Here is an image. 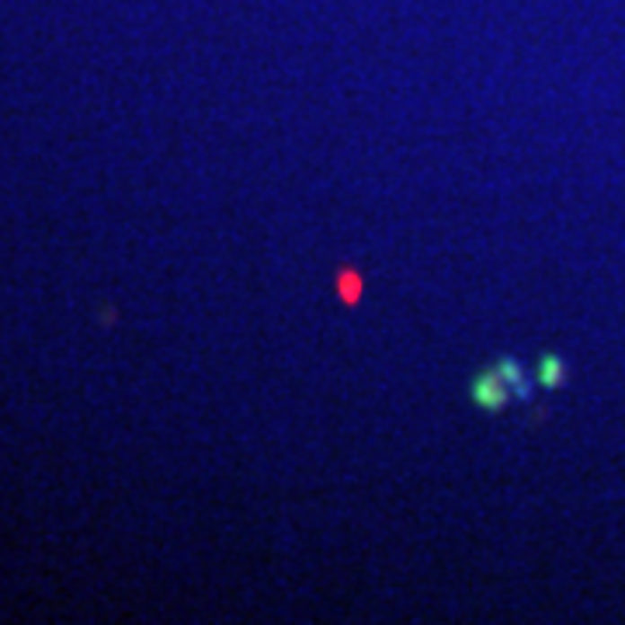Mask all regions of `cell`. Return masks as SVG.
Here are the masks:
<instances>
[{"label":"cell","mask_w":625,"mask_h":625,"mask_svg":"<svg viewBox=\"0 0 625 625\" xmlns=\"http://www.w3.org/2000/svg\"><path fill=\"white\" fill-rule=\"evenodd\" d=\"M518 396L511 390V383L494 368H487V372H480L476 379H472V403L483 410V414H504L511 403H515Z\"/></svg>","instance_id":"cell-1"},{"label":"cell","mask_w":625,"mask_h":625,"mask_svg":"<svg viewBox=\"0 0 625 625\" xmlns=\"http://www.w3.org/2000/svg\"><path fill=\"white\" fill-rule=\"evenodd\" d=\"M497 372L511 383V390H515L518 400H532V372H528L518 358H500V362H497Z\"/></svg>","instance_id":"cell-2"},{"label":"cell","mask_w":625,"mask_h":625,"mask_svg":"<svg viewBox=\"0 0 625 625\" xmlns=\"http://www.w3.org/2000/svg\"><path fill=\"white\" fill-rule=\"evenodd\" d=\"M535 379L542 383V390H559V386L567 383V365H563V358L542 355V362L535 368Z\"/></svg>","instance_id":"cell-3"}]
</instances>
